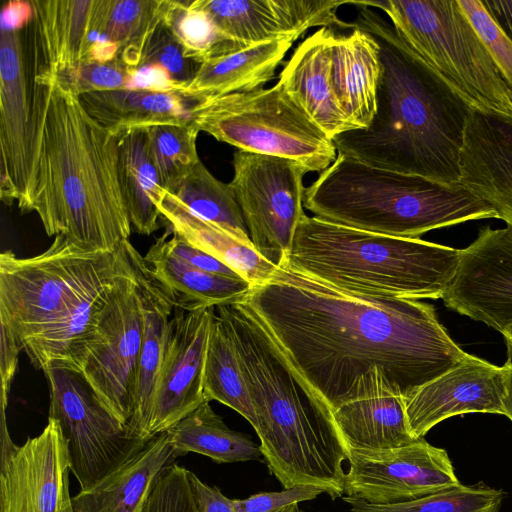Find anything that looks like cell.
I'll return each mask as SVG.
<instances>
[{
    "instance_id": "obj_9",
    "label": "cell",
    "mask_w": 512,
    "mask_h": 512,
    "mask_svg": "<svg viewBox=\"0 0 512 512\" xmlns=\"http://www.w3.org/2000/svg\"><path fill=\"white\" fill-rule=\"evenodd\" d=\"M190 120L238 150L295 160L309 172L324 171L338 154L333 139L278 83L208 99Z\"/></svg>"
},
{
    "instance_id": "obj_48",
    "label": "cell",
    "mask_w": 512,
    "mask_h": 512,
    "mask_svg": "<svg viewBox=\"0 0 512 512\" xmlns=\"http://www.w3.org/2000/svg\"><path fill=\"white\" fill-rule=\"evenodd\" d=\"M495 22L512 40V0L481 1Z\"/></svg>"
},
{
    "instance_id": "obj_6",
    "label": "cell",
    "mask_w": 512,
    "mask_h": 512,
    "mask_svg": "<svg viewBox=\"0 0 512 512\" xmlns=\"http://www.w3.org/2000/svg\"><path fill=\"white\" fill-rule=\"evenodd\" d=\"M303 206L329 222L404 238L498 218L459 184L377 168L342 153L305 188Z\"/></svg>"
},
{
    "instance_id": "obj_39",
    "label": "cell",
    "mask_w": 512,
    "mask_h": 512,
    "mask_svg": "<svg viewBox=\"0 0 512 512\" xmlns=\"http://www.w3.org/2000/svg\"><path fill=\"white\" fill-rule=\"evenodd\" d=\"M135 70L119 55L111 59L86 58L55 78L80 96L92 92L133 89Z\"/></svg>"
},
{
    "instance_id": "obj_5",
    "label": "cell",
    "mask_w": 512,
    "mask_h": 512,
    "mask_svg": "<svg viewBox=\"0 0 512 512\" xmlns=\"http://www.w3.org/2000/svg\"><path fill=\"white\" fill-rule=\"evenodd\" d=\"M460 254L461 249L420 238L383 235L305 215L284 266L352 293L442 299Z\"/></svg>"
},
{
    "instance_id": "obj_24",
    "label": "cell",
    "mask_w": 512,
    "mask_h": 512,
    "mask_svg": "<svg viewBox=\"0 0 512 512\" xmlns=\"http://www.w3.org/2000/svg\"><path fill=\"white\" fill-rule=\"evenodd\" d=\"M332 82L336 99L352 130L367 128L376 113L382 74L380 48L366 31L332 34Z\"/></svg>"
},
{
    "instance_id": "obj_18",
    "label": "cell",
    "mask_w": 512,
    "mask_h": 512,
    "mask_svg": "<svg viewBox=\"0 0 512 512\" xmlns=\"http://www.w3.org/2000/svg\"><path fill=\"white\" fill-rule=\"evenodd\" d=\"M218 29L240 47L279 40L298 39L308 29H347L337 17L339 6L348 0H193Z\"/></svg>"
},
{
    "instance_id": "obj_2",
    "label": "cell",
    "mask_w": 512,
    "mask_h": 512,
    "mask_svg": "<svg viewBox=\"0 0 512 512\" xmlns=\"http://www.w3.org/2000/svg\"><path fill=\"white\" fill-rule=\"evenodd\" d=\"M33 176L22 212L34 211L48 236L95 251L121 249L131 223L118 179L119 135L96 121L55 77L32 85Z\"/></svg>"
},
{
    "instance_id": "obj_51",
    "label": "cell",
    "mask_w": 512,
    "mask_h": 512,
    "mask_svg": "<svg viewBox=\"0 0 512 512\" xmlns=\"http://www.w3.org/2000/svg\"><path fill=\"white\" fill-rule=\"evenodd\" d=\"M276 512H303L298 504L289 505L285 508H282Z\"/></svg>"
},
{
    "instance_id": "obj_49",
    "label": "cell",
    "mask_w": 512,
    "mask_h": 512,
    "mask_svg": "<svg viewBox=\"0 0 512 512\" xmlns=\"http://www.w3.org/2000/svg\"><path fill=\"white\" fill-rule=\"evenodd\" d=\"M505 393L503 396L504 415L512 421V366L506 365Z\"/></svg>"
},
{
    "instance_id": "obj_38",
    "label": "cell",
    "mask_w": 512,
    "mask_h": 512,
    "mask_svg": "<svg viewBox=\"0 0 512 512\" xmlns=\"http://www.w3.org/2000/svg\"><path fill=\"white\" fill-rule=\"evenodd\" d=\"M199 132L191 121L147 128L150 154L167 191L173 192L200 161L196 148Z\"/></svg>"
},
{
    "instance_id": "obj_1",
    "label": "cell",
    "mask_w": 512,
    "mask_h": 512,
    "mask_svg": "<svg viewBox=\"0 0 512 512\" xmlns=\"http://www.w3.org/2000/svg\"><path fill=\"white\" fill-rule=\"evenodd\" d=\"M245 300L331 411L373 369L406 399L468 356L430 304L344 291L286 266Z\"/></svg>"
},
{
    "instance_id": "obj_46",
    "label": "cell",
    "mask_w": 512,
    "mask_h": 512,
    "mask_svg": "<svg viewBox=\"0 0 512 512\" xmlns=\"http://www.w3.org/2000/svg\"><path fill=\"white\" fill-rule=\"evenodd\" d=\"M23 351L18 343L5 331L1 330V407L7 408L8 394L12 380L15 376L19 353Z\"/></svg>"
},
{
    "instance_id": "obj_45",
    "label": "cell",
    "mask_w": 512,
    "mask_h": 512,
    "mask_svg": "<svg viewBox=\"0 0 512 512\" xmlns=\"http://www.w3.org/2000/svg\"><path fill=\"white\" fill-rule=\"evenodd\" d=\"M190 483L197 512H238L234 499L226 497L216 486H209L190 471Z\"/></svg>"
},
{
    "instance_id": "obj_32",
    "label": "cell",
    "mask_w": 512,
    "mask_h": 512,
    "mask_svg": "<svg viewBox=\"0 0 512 512\" xmlns=\"http://www.w3.org/2000/svg\"><path fill=\"white\" fill-rule=\"evenodd\" d=\"M179 456L189 452L211 458L216 463L260 460V447L241 432L230 429L205 402L166 431Z\"/></svg>"
},
{
    "instance_id": "obj_29",
    "label": "cell",
    "mask_w": 512,
    "mask_h": 512,
    "mask_svg": "<svg viewBox=\"0 0 512 512\" xmlns=\"http://www.w3.org/2000/svg\"><path fill=\"white\" fill-rule=\"evenodd\" d=\"M295 40L290 37L262 42L205 60L186 93L211 99L263 88L275 77Z\"/></svg>"
},
{
    "instance_id": "obj_12",
    "label": "cell",
    "mask_w": 512,
    "mask_h": 512,
    "mask_svg": "<svg viewBox=\"0 0 512 512\" xmlns=\"http://www.w3.org/2000/svg\"><path fill=\"white\" fill-rule=\"evenodd\" d=\"M229 185L254 249L276 267L286 264L303 210L304 175L295 160L238 150Z\"/></svg>"
},
{
    "instance_id": "obj_40",
    "label": "cell",
    "mask_w": 512,
    "mask_h": 512,
    "mask_svg": "<svg viewBox=\"0 0 512 512\" xmlns=\"http://www.w3.org/2000/svg\"><path fill=\"white\" fill-rule=\"evenodd\" d=\"M200 64L186 56L184 48L174 37L163 17L145 41L138 67H160L174 82L187 89Z\"/></svg>"
},
{
    "instance_id": "obj_11",
    "label": "cell",
    "mask_w": 512,
    "mask_h": 512,
    "mask_svg": "<svg viewBox=\"0 0 512 512\" xmlns=\"http://www.w3.org/2000/svg\"><path fill=\"white\" fill-rule=\"evenodd\" d=\"M42 371L50 395L48 418L60 424L68 442L69 468L80 490L90 489L141 450L147 441L131 434L77 369L51 361Z\"/></svg>"
},
{
    "instance_id": "obj_20",
    "label": "cell",
    "mask_w": 512,
    "mask_h": 512,
    "mask_svg": "<svg viewBox=\"0 0 512 512\" xmlns=\"http://www.w3.org/2000/svg\"><path fill=\"white\" fill-rule=\"evenodd\" d=\"M459 166L458 184L512 227V116L471 109Z\"/></svg>"
},
{
    "instance_id": "obj_21",
    "label": "cell",
    "mask_w": 512,
    "mask_h": 512,
    "mask_svg": "<svg viewBox=\"0 0 512 512\" xmlns=\"http://www.w3.org/2000/svg\"><path fill=\"white\" fill-rule=\"evenodd\" d=\"M331 413L347 450L389 449L417 440L408 425L405 398L378 369L362 376L349 400Z\"/></svg>"
},
{
    "instance_id": "obj_30",
    "label": "cell",
    "mask_w": 512,
    "mask_h": 512,
    "mask_svg": "<svg viewBox=\"0 0 512 512\" xmlns=\"http://www.w3.org/2000/svg\"><path fill=\"white\" fill-rule=\"evenodd\" d=\"M118 179L131 226L141 235L152 234L161 218L157 204L167 190L150 154L147 129L119 136Z\"/></svg>"
},
{
    "instance_id": "obj_22",
    "label": "cell",
    "mask_w": 512,
    "mask_h": 512,
    "mask_svg": "<svg viewBox=\"0 0 512 512\" xmlns=\"http://www.w3.org/2000/svg\"><path fill=\"white\" fill-rule=\"evenodd\" d=\"M139 266L174 308L188 312L241 302L253 289L242 277L205 272L178 259L164 234L140 255Z\"/></svg>"
},
{
    "instance_id": "obj_27",
    "label": "cell",
    "mask_w": 512,
    "mask_h": 512,
    "mask_svg": "<svg viewBox=\"0 0 512 512\" xmlns=\"http://www.w3.org/2000/svg\"><path fill=\"white\" fill-rule=\"evenodd\" d=\"M31 4L42 56L37 71L56 77L87 58L95 0H36Z\"/></svg>"
},
{
    "instance_id": "obj_7",
    "label": "cell",
    "mask_w": 512,
    "mask_h": 512,
    "mask_svg": "<svg viewBox=\"0 0 512 512\" xmlns=\"http://www.w3.org/2000/svg\"><path fill=\"white\" fill-rule=\"evenodd\" d=\"M128 241L116 251L83 248L64 235L44 252L17 257L0 254V327L23 350L91 290L130 272L134 251Z\"/></svg>"
},
{
    "instance_id": "obj_16",
    "label": "cell",
    "mask_w": 512,
    "mask_h": 512,
    "mask_svg": "<svg viewBox=\"0 0 512 512\" xmlns=\"http://www.w3.org/2000/svg\"><path fill=\"white\" fill-rule=\"evenodd\" d=\"M32 86L20 29L2 28L0 37L1 199L25 206L33 176Z\"/></svg>"
},
{
    "instance_id": "obj_52",
    "label": "cell",
    "mask_w": 512,
    "mask_h": 512,
    "mask_svg": "<svg viewBox=\"0 0 512 512\" xmlns=\"http://www.w3.org/2000/svg\"><path fill=\"white\" fill-rule=\"evenodd\" d=\"M63 512H73V510H72V506H71V499H70V501L67 503V505L65 506L64 511H63Z\"/></svg>"
},
{
    "instance_id": "obj_44",
    "label": "cell",
    "mask_w": 512,
    "mask_h": 512,
    "mask_svg": "<svg viewBox=\"0 0 512 512\" xmlns=\"http://www.w3.org/2000/svg\"><path fill=\"white\" fill-rule=\"evenodd\" d=\"M164 235L165 242L169 251L175 257L187 263L188 265L213 274L241 277L228 265L218 260L214 256L190 245L180 236L172 233L168 228Z\"/></svg>"
},
{
    "instance_id": "obj_35",
    "label": "cell",
    "mask_w": 512,
    "mask_h": 512,
    "mask_svg": "<svg viewBox=\"0 0 512 512\" xmlns=\"http://www.w3.org/2000/svg\"><path fill=\"white\" fill-rule=\"evenodd\" d=\"M170 193L197 216L217 224L241 242L253 246L229 183L213 176L201 160Z\"/></svg>"
},
{
    "instance_id": "obj_8",
    "label": "cell",
    "mask_w": 512,
    "mask_h": 512,
    "mask_svg": "<svg viewBox=\"0 0 512 512\" xmlns=\"http://www.w3.org/2000/svg\"><path fill=\"white\" fill-rule=\"evenodd\" d=\"M361 3L381 9L398 36L471 109L512 116L507 87L458 0Z\"/></svg>"
},
{
    "instance_id": "obj_47",
    "label": "cell",
    "mask_w": 512,
    "mask_h": 512,
    "mask_svg": "<svg viewBox=\"0 0 512 512\" xmlns=\"http://www.w3.org/2000/svg\"><path fill=\"white\" fill-rule=\"evenodd\" d=\"M33 16L31 2L10 1L2 12V28L20 29Z\"/></svg>"
},
{
    "instance_id": "obj_19",
    "label": "cell",
    "mask_w": 512,
    "mask_h": 512,
    "mask_svg": "<svg viewBox=\"0 0 512 512\" xmlns=\"http://www.w3.org/2000/svg\"><path fill=\"white\" fill-rule=\"evenodd\" d=\"M506 368L468 356L405 399L413 436L423 438L443 420L467 413L504 415Z\"/></svg>"
},
{
    "instance_id": "obj_41",
    "label": "cell",
    "mask_w": 512,
    "mask_h": 512,
    "mask_svg": "<svg viewBox=\"0 0 512 512\" xmlns=\"http://www.w3.org/2000/svg\"><path fill=\"white\" fill-rule=\"evenodd\" d=\"M468 20L487 47L512 100V40L479 0H458Z\"/></svg>"
},
{
    "instance_id": "obj_43",
    "label": "cell",
    "mask_w": 512,
    "mask_h": 512,
    "mask_svg": "<svg viewBox=\"0 0 512 512\" xmlns=\"http://www.w3.org/2000/svg\"><path fill=\"white\" fill-rule=\"evenodd\" d=\"M325 493L314 485H295L279 492H260L245 499H234L238 512H276L289 505L312 500Z\"/></svg>"
},
{
    "instance_id": "obj_25",
    "label": "cell",
    "mask_w": 512,
    "mask_h": 512,
    "mask_svg": "<svg viewBox=\"0 0 512 512\" xmlns=\"http://www.w3.org/2000/svg\"><path fill=\"white\" fill-rule=\"evenodd\" d=\"M178 457L166 432L90 489L71 497L73 512H142L163 469Z\"/></svg>"
},
{
    "instance_id": "obj_15",
    "label": "cell",
    "mask_w": 512,
    "mask_h": 512,
    "mask_svg": "<svg viewBox=\"0 0 512 512\" xmlns=\"http://www.w3.org/2000/svg\"><path fill=\"white\" fill-rule=\"evenodd\" d=\"M442 300L448 308L500 333L512 324V227L487 226L461 249Z\"/></svg>"
},
{
    "instance_id": "obj_34",
    "label": "cell",
    "mask_w": 512,
    "mask_h": 512,
    "mask_svg": "<svg viewBox=\"0 0 512 512\" xmlns=\"http://www.w3.org/2000/svg\"><path fill=\"white\" fill-rule=\"evenodd\" d=\"M204 396L207 402L216 400L232 408L256 429L255 410L235 349L216 312L212 317L206 355Z\"/></svg>"
},
{
    "instance_id": "obj_4",
    "label": "cell",
    "mask_w": 512,
    "mask_h": 512,
    "mask_svg": "<svg viewBox=\"0 0 512 512\" xmlns=\"http://www.w3.org/2000/svg\"><path fill=\"white\" fill-rule=\"evenodd\" d=\"M215 312L235 349L270 473L284 488L314 485L332 499L341 497L348 453L328 405L246 300Z\"/></svg>"
},
{
    "instance_id": "obj_31",
    "label": "cell",
    "mask_w": 512,
    "mask_h": 512,
    "mask_svg": "<svg viewBox=\"0 0 512 512\" xmlns=\"http://www.w3.org/2000/svg\"><path fill=\"white\" fill-rule=\"evenodd\" d=\"M137 259L144 303V336L138 358L133 416L128 429L136 438L148 441L147 427L152 399L163 361L167 330L174 307L144 275Z\"/></svg>"
},
{
    "instance_id": "obj_17",
    "label": "cell",
    "mask_w": 512,
    "mask_h": 512,
    "mask_svg": "<svg viewBox=\"0 0 512 512\" xmlns=\"http://www.w3.org/2000/svg\"><path fill=\"white\" fill-rule=\"evenodd\" d=\"M69 452L57 420L0 461V512H63L70 501Z\"/></svg>"
},
{
    "instance_id": "obj_3",
    "label": "cell",
    "mask_w": 512,
    "mask_h": 512,
    "mask_svg": "<svg viewBox=\"0 0 512 512\" xmlns=\"http://www.w3.org/2000/svg\"><path fill=\"white\" fill-rule=\"evenodd\" d=\"M358 9L348 29L378 43L382 74L377 108L365 129L333 138L338 153L377 168L458 184L460 154L471 108L398 36L373 8Z\"/></svg>"
},
{
    "instance_id": "obj_37",
    "label": "cell",
    "mask_w": 512,
    "mask_h": 512,
    "mask_svg": "<svg viewBox=\"0 0 512 512\" xmlns=\"http://www.w3.org/2000/svg\"><path fill=\"white\" fill-rule=\"evenodd\" d=\"M164 22L184 48L186 56L199 63L242 48L228 39L211 17L193 7L190 1L168 0Z\"/></svg>"
},
{
    "instance_id": "obj_26",
    "label": "cell",
    "mask_w": 512,
    "mask_h": 512,
    "mask_svg": "<svg viewBox=\"0 0 512 512\" xmlns=\"http://www.w3.org/2000/svg\"><path fill=\"white\" fill-rule=\"evenodd\" d=\"M79 100L96 121L120 136L156 125L188 123L192 111L208 98L184 92L123 89L86 93Z\"/></svg>"
},
{
    "instance_id": "obj_42",
    "label": "cell",
    "mask_w": 512,
    "mask_h": 512,
    "mask_svg": "<svg viewBox=\"0 0 512 512\" xmlns=\"http://www.w3.org/2000/svg\"><path fill=\"white\" fill-rule=\"evenodd\" d=\"M142 512H197L190 471L176 463L165 467Z\"/></svg>"
},
{
    "instance_id": "obj_13",
    "label": "cell",
    "mask_w": 512,
    "mask_h": 512,
    "mask_svg": "<svg viewBox=\"0 0 512 512\" xmlns=\"http://www.w3.org/2000/svg\"><path fill=\"white\" fill-rule=\"evenodd\" d=\"M347 453L344 493L372 504L416 500L461 484L446 450L424 437L395 448Z\"/></svg>"
},
{
    "instance_id": "obj_14",
    "label": "cell",
    "mask_w": 512,
    "mask_h": 512,
    "mask_svg": "<svg viewBox=\"0 0 512 512\" xmlns=\"http://www.w3.org/2000/svg\"><path fill=\"white\" fill-rule=\"evenodd\" d=\"M215 307L174 308L149 415L147 438L166 432L206 401L204 371Z\"/></svg>"
},
{
    "instance_id": "obj_36",
    "label": "cell",
    "mask_w": 512,
    "mask_h": 512,
    "mask_svg": "<svg viewBox=\"0 0 512 512\" xmlns=\"http://www.w3.org/2000/svg\"><path fill=\"white\" fill-rule=\"evenodd\" d=\"M505 496L502 489L480 481L395 504H372L349 496L343 499L351 512H499Z\"/></svg>"
},
{
    "instance_id": "obj_28",
    "label": "cell",
    "mask_w": 512,
    "mask_h": 512,
    "mask_svg": "<svg viewBox=\"0 0 512 512\" xmlns=\"http://www.w3.org/2000/svg\"><path fill=\"white\" fill-rule=\"evenodd\" d=\"M157 207L172 233L222 261L253 287L268 282L278 269L259 255L253 246L197 216L169 191L165 192Z\"/></svg>"
},
{
    "instance_id": "obj_23",
    "label": "cell",
    "mask_w": 512,
    "mask_h": 512,
    "mask_svg": "<svg viewBox=\"0 0 512 512\" xmlns=\"http://www.w3.org/2000/svg\"><path fill=\"white\" fill-rule=\"evenodd\" d=\"M333 33L332 28H320L302 41L285 63L277 82L332 139L352 130L333 89Z\"/></svg>"
},
{
    "instance_id": "obj_33",
    "label": "cell",
    "mask_w": 512,
    "mask_h": 512,
    "mask_svg": "<svg viewBox=\"0 0 512 512\" xmlns=\"http://www.w3.org/2000/svg\"><path fill=\"white\" fill-rule=\"evenodd\" d=\"M168 0H95L92 39L103 37L137 68L142 47L163 19Z\"/></svg>"
},
{
    "instance_id": "obj_50",
    "label": "cell",
    "mask_w": 512,
    "mask_h": 512,
    "mask_svg": "<svg viewBox=\"0 0 512 512\" xmlns=\"http://www.w3.org/2000/svg\"><path fill=\"white\" fill-rule=\"evenodd\" d=\"M507 347L506 365L512 366V324H510L502 333Z\"/></svg>"
},
{
    "instance_id": "obj_10",
    "label": "cell",
    "mask_w": 512,
    "mask_h": 512,
    "mask_svg": "<svg viewBox=\"0 0 512 512\" xmlns=\"http://www.w3.org/2000/svg\"><path fill=\"white\" fill-rule=\"evenodd\" d=\"M139 253L134 268L115 278L66 363L77 369L100 401L127 427L133 416L138 358L144 336V303L139 278Z\"/></svg>"
}]
</instances>
